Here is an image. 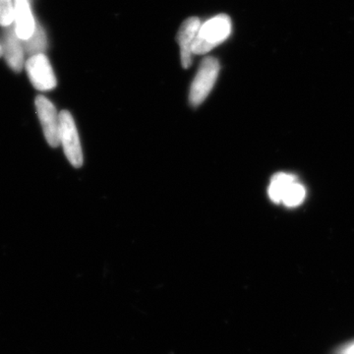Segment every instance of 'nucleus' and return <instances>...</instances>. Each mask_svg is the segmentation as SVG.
I'll list each match as a JSON object with an SVG mask.
<instances>
[{
    "instance_id": "10",
    "label": "nucleus",
    "mask_w": 354,
    "mask_h": 354,
    "mask_svg": "<svg viewBox=\"0 0 354 354\" xmlns=\"http://www.w3.org/2000/svg\"><path fill=\"white\" fill-rule=\"evenodd\" d=\"M23 46H24V50L30 57L36 55H44V53L46 50V46H48V39H46V35L43 27L39 25L38 23H37L36 29H35L31 38L23 41Z\"/></svg>"
},
{
    "instance_id": "9",
    "label": "nucleus",
    "mask_w": 354,
    "mask_h": 354,
    "mask_svg": "<svg viewBox=\"0 0 354 354\" xmlns=\"http://www.w3.org/2000/svg\"><path fill=\"white\" fill-rule=\"evenodd\" d=\"M297 177L292 174H285V172H279L272 176L271 183H270L268 194L270 199L276 204H279L283 200L286 191L290 187L291 184L297 181Z\"/></svg>"
},
{
    "instance_id": "11",
    "label": "nucleus",
    "mask_w": 354,
    "mask_h": 354,
    "mask_svg": "<svg viewBox=\"0 0 354 354\" xmlns=\"http://www.w3.org/2000/svg\"><path fill=\"white\" fill-rule=\"evenodd\" d=\"M305 196H306V190L304 186L297 180L286 191L281 203L288 208H295L304 201Z\"/></svg>"
},
{
    "instance_id": "5",
    "label": "nucleus",
    "mask_w": 354,
    "mask_h": 354,
    "mask_svg": "<svg viewBox=\"0 0 354 354\" xmlns=\"http://www.w3.org/2000/svg\"><path fill=\"white\" fill-rule=\"evenodd\" d=\"M35 104L46 142L53 148H57L60 144L59 113H57V108L44 95H38Z\"/></svg>"
},
{
    "instance_id": "8",
    "label": "nucleus",
    "mask_w": 354,
    "mask_h": 354,
    "mask_svg": "<svg viewBox=\"0 0 354 354\" xmlns=\"http://www.w3.org/2000/svg\"><path fill=\"white\" fill-rule=\"evenodd\" d=\"M14 28L21 41L31 38L37 22L32 15L29 0H14Z\"/></svg>"
},
{
    "instance_id": "2",
    "label": "nucleus",
    "mask_w": 354,
    "mask_h": 354,
    "mask_svg": "<svg viewBox=\"0 0 354 354\" xmlns=\"http://www.w3.org/2000/svg\"><path fill=\"white\" fill-rule=\"evenodd\" d=\"M220 73V62L215 57H207L202 60L196 76L191 84L189 101L198 106L207 99L215 86Z\"/></svg>"
},
{
    "instance_id": "13",
    "label": "nucleus",
    "mask_w": 354,
    "mask_h": 354,
    "mask_svg": "<svg viewBox=\"0 0 354 354\" xmlns=\"http://www.w3.org/2000/svg\"><path fill=\"white\" fill-rule=\"evenodd\" d=\"M344 354H354V344L344 351Z\"/></svg>"
},
{
    "instance_id": "4",
    "label": "nucleus",
    "mask_w": 354,
    "mask_h": 354,
    "mask_svg": "<svg viewBox=\"0 0 354 354\" xmlns=\"http://www.w3.org/2000/svg\"><path fill=\"white\" fill-rule=\"evenodd\" d=\"M26 71L32 85L41 92H48L57 87V78L48 58L44 55L30 57L25 64Z\"/></svg>"
},
{
    "instance_id": "6",
    "label": "nucleus",
    "mask_w": 354,
    "mask_h": 354,
    "mask_svg": "<svg viewBox=\"0 0 354 354\" xmlns=\"http://www.w3.org/2000/svg\"><path fill=\"white\" fill-rule=\"evenodd\" d=\"M3 28L1 44L2 55L6 58L7 64L13 71L21 72L25 64V50L23 41L18 38L13 24Z\"/></svg>"
},
{
    "instance_id": "3",
    "label": "nucleus",
    "mask_w": 354,
    "mask_h": 354,
    "mask_svg": "<svg viewBox=\"0 0 354 354\" xmlns=\"http://www.w3.org/2000/svg\"><path fill=\"white\" fill-rule=\"evenodd\" d=\"M59 144H62L70 164L77 169L82 167L83 152L80 138L73 116L67 111L59 113Z\"/></svg>"
},
{
    "instance_id": "14",
    "label": "nucleus",
    "mask_w": 354,
    "mask_h": 354,
    "mask_svg": "<svg viewBox=\"0 0 354 354\" xmlns=\"http://www.w3.org/2000/svg\"><path fill=\"white\" fill-rule=\"evenodd\" d=\"M0 57H2V48H1V44H0Z\"/></svg>"
},
{
    "instance_id": "7",
    "label": "nucleus",
    "mask_w": 354,
    "mask_h": 354,
    "mask_svg": "<svg viewBox=\"0 0 354 354\" xmlns=\"http://www.w3.org/2000/svg\"><path fill=\"white\" fill-rule=\"evenodd\" d=\"M201 21L197 17L184 21L177 32L176 41L180 46L181 64L184 68H189L192 64V46L199 31Z\"/></svg>"
},
{
    "instance_id": "1",
    "label": "nucleus",
    "mask_w": 354,
    "mask_h": 354,
    "mask_svg": "<svg viewBox=\"0 0 354 354\" xmlns=\"http://www.w3.org/2000/svg\"><path fill=\"white\" fill-rule=\"evenodd\" d=\"M232 32V20L225 14L211 18L200 26L192 46L193 55H206L223 43Z\"/></svg>"
},
{
    "instance_id": "12",
    "label": "nucleus",
    "mask_w": 354,
    "mask_h": 354,
    "mask_svg": "<svg viewBox=\"0 0 354 354\" xmlns=\"http://www.w3.org/2000/svg\"><path fill=\"white\" fill-rule=\"evenodd\" d=\"M14 3L12 0H0V26L8 27L13 24Z\"/></svg>"
},
{
    "instance_id": "15",
    "label": "nucleus",
    "mask_w": 354,
    "mask_h": 354,
    "mask_svg": "<svg viewBox=\"0 0 354 354\" xmlns=\"http://www.w3.org/2000/svg\"><path fill=\"white\" fill-rule=\"evenodd\" d=\"M29 1H30V0H29Z\"/></svg>"
}]
</instances>
